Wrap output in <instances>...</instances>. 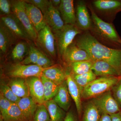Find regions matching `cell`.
<instances>
[{
	"instance_id": "obj_1",
	"label": "cell",
	"mask_w": 121,
	"mask_h": 121,
	"mask_svg": "<svg viewBox=\"0 0 121 121\" xmlns=\"http://www.w3.org/2000/svg\"><path fill=\"white\" fill-rule=\"evenodd\" d=\"M75 43L87 52L92 61L101 60L107 62L121 76V48L109 47L101 43L87 31L80 35Z\"/></svg>"
},
{
	"instance_id": "obj_2",
	"label": "cell",
	"mask_w": 121,
	"mask_h": 121,
	"mask_svg": "<svg viewBox=\"0 0 121 121\" xmlns=\"http://www.w3.org/2000/svg\"><path fill=\"white\" fill-rule=\"evenodd\" d=\"M89 8L92 21L91 27L89 30L91 34L101 43L114 47H121V38L112 24L106 22L100 18L94 11L91 5H90Z\"/></svg>"
},
{
	"instance_id": "obj_3",
	"label": "cell",
	"mask_w": 121,
	"mask_h": 121,
	"mask_svg": "<svg viewBox=\"0 0 121 121\" xmlns=\"http://www.w3.org/2000/svg\"><path fill=\"white\" fill-rule=\"evenodd\" d=\"M121 79V76L97 78L84 87L82 94V100L92 99L111 90Z\"/></svg>"
},
{
	"instance_id": "obj_4",
	"label": "cell",
	"mask_w": 121,
	"mask_h": 121,
	"mask_svg": "<svg viewBox=\"0 0 121 121\" xmlns=\"http://www.w3.org/2000/svg\"><path fill=\"white\" fill-rule=\"evenodd\" d=\"M81 33L82 30L76 25L65 24L62 29L54 34L57 51L60 56H62L67 48L72 43L76 36Z\"/></svg>"
},
{
	"instance_id": "obj_5",
	"label": "cell",
	"mask_w": 121,
	"mask_h": 121,
	"mask_svg": "<svg viewBox=\"0 0 121 121\" xmlns=\"http://www.w3.org/2000/svg\"><path fill=\"white\" fill-rule=\"evenodd\" d=\"M45 69L36 65H25L16 63L8 66L6 74L12 78L26 79L33 76L40 77Z\"/></svg>"
},
{
	"instance_id": "obj_6",
	"label": "cell",
	"mask_w": 121,
	"mask_h": 121,
	"mask_svg": "<svg viewBox=\"0 0 121 121\" xmlns=\"http://www.w3.org/2000/svg\"><path fill=\"white\" fill-rule=\"evenodd\" d=\"M99 111L101 115H111L121 111V108L110 90L91 99Z\"/></svg>"
},
{
	"instance_id": "obj_7",
	"label": "cell",
	"mask_w": 121,
	"mask_h": 121,
	"mask_svg": "<svg viewBox=\"0 0 121 121\" xmlns=\"http://www.w3.org/2000/svg\"><path fill=\"white\" fill-rule=\"evenodd\" d=\"M11 2L13 13L22 24L31 39L33 40L36 39L37 33L27 15L24 1H11Z\"/></svg>"
},
{
	"instance_id": "obj_8",
	"label": "cell",
	"mask_w": 121,
	"mask_h": 121,
	"mask_svg": "<svg viewBox=\"0 0 121 121\" xmlns=\"http://www.w3.org/2000/svg\"><path fill=\"white\" fill-rule=\"evenodd\" d=\"M36 40L46 53L52 57L56 55V40L54 32L48 25L37 33Z\"/></svg>"
},
{
	"instance_id": "obj_9",
	"label": "cell",
	"mask_w": 121,
	"mask_h": 121,
	"mask_svg": "<svg viewBox=\"0 0 121 121\" xmlns=\"http://www.w3.org/2000/svg\"><path fill=\"white\" fill-rule=\"evenodd\" d=\"M0 21L16 39H23L28 41L32 40L22 24L13 13L8 16H1Z\"/></svg>"
},
{
	"instance_id": "obj_10",
	"label": "cell",
	"mask_w": 121,
	"mask_h": 121,
	"mask_svg": "<svg viewBox=\"0 0 121 121\" xmlns=\"http://www.w3.org/2000/svg\"><path fill=\"white\" fill-rule=\"evenodd\" d=\"M93 9L107 17H114L121 11V0H96L93 2Z\"/></svg>"
},
{
	"instance_id": "obj_11",
	"label": "cell",
	"mask_w": 121,
	"mask_h": 121,
	"mask_svg": "<svg viewBox=\"0 0 121 121\" xmlns=\"http://www.w3.org/2000/svg\"><path fill=\"white\" fill-rule=\"evenodd\" d=\"M43 15L47 25L54 34L62 29L65 25L58 8L54 7L51 0L49 7Z\"/></svg>"
},
{
	"instance_id": "obj_12",
	"label": "cell",
	"mask_w": 121,
	"mask_h": 121,
	"mask_svg": "<svg viewBox=\"0 0 121 121\" xmlns=\"http://www.w3.org/2000/svg\"><path fill=\"white\" fill-rule=\"evenodd\" d=\"M66 81L69 94L74 102L77 114L80 121L83 113L82 103V91L75 81L71 73H67Z\"/></svg>"
},
{
	"instance_id": "obj_13",
	"label": "cell",
	"mask_w": 121,
	"mask_h": 121,
	"mask_svg": "<svg viewBox=\"0 0 121 121\" xmlns=\"http://www.w3.org/2000/svg\"><path fill=\"white\" fill-rule=\"evenodd\" d=\"M30 96L38 105L44 104L45 100L43 84L40 77L33 76L26 79Z\"/></svg>"
},
{
	"instance_id": "obj_14",
	"label": "cell",
	"mask_w": 121,
	"mask_h": 121,
	"mask_svg": "<svg viewBox=\"0 0 121 121\" xmlns=\"http://www.w3.org/2000/svg\"><path fill=\"white\" fill-rule=\"evenodd\" d=\"M75 12L76 26L81 30H90L92 21L85 2L83 1H78Z\"/></svg>"
},
{
	"instance_id": "obj_15",
	"label": "cell",
	"mask_w": 121,
	"mask_h": 121,
	"mask_svg": "<svg viewBox=\"0 0 121 121\" xmlns=\"http://www.w3.org/2000/svg\"><path fill=\"white\" fill-rule=\"evenodd\" d=\"M62 57L65 62L70 65L76 62L91 60L87 52L78 47L75 43L69 45Z\"/></svg>"
},
{
	"instance_id": "obj_16",
	"label": "cell",
	"mask_w": 121,
	"mask_h": 121,
	"mask_svg": "<svg viewBox=\"0 0 121 121\" xmlns=\"http://www.w3.org/2000/svg\"><path fill=\"white\" fill-rule=\"evenodd\" d=\"M25 2L27 15L31 24L38 33L47 25L43 14L37 7Z\"/></svg>"
},
{
	"instance_id": "obj_17",
	"label": "cell",
	"mask_w": 121,
	"mask_h": 121,
	"mask_svg": "<svg viewBox=\"0 0 121 121\" xmlns=\"http://www.w3.org/2000/svg\"><path fill=\"white\" fill-rule=\"evenodd\" d=\"M58 9L65 25H76V17L73 0H61Z\"/></svg>"
},
{
	"instance_id": "obj_18",
	"label": "cell",
	"mask_w": 121,
	"mask_h": 121,
	"mask_svg": "<svg viewBox=\"0 0 121 121\" xmlns=\"http://www.w3.org/2000/svg\"><path fill=\"white\" fill-rule=\"evenodd\" d=\"M70 97L66 80L59 86L58 91L52 99L60 107L68 112L71 105Z\"/></svg>"
},
{
	"instance_id": "obj_19",
	"label": "cell",
	"mask_w": 121,
	"mask_h": 121,
	"mask_svg": "<svg viewBox=\"0 0 121 121\" xmlns=\"http://www.w3.org/2000/svg\"><path fill=\"white\" fill-rule=\"evenodd\" d=\"M91 70L97 76H121L114 67L109 63L104 60H97L93 62Z\"/></svg>"
},
{
	"instance_id": "obj_20",
	"label": "cell",
	"mask_w": 121,
	"mask_h": 121,
	"mask_svg": "<svg viewBox=\"0 0 121 121\" xmlns=\"http://www.w3.org/2000/svg\"><path fill=\"white\" fill-rule=\"evenodd\" d=\"M16 104L26 119L32 121L38 104L30 96L20 98Z\"/></svg>"
},
{
	"instance_id": "obj_21",
	"label": "cell",
	"mask_w": 121,
	"mask_h": 121,
	"mask_svg": "<svg viewBox=\"0 0 121 121\" xmlns=\"http://www.w3.org/2000/svg\"><path fill=\"white\" fill-rule=\"evenodd\" d=\"M42 75L59 86L66 81L67 73L61 66H53L44 69Z\"/></svg>"
},
{
	"instance_id": "obj_22",
	"label": "cell",
	"mask_w": 121,
	"mask_h": 121,
	"mask_svg": "<svg viewBox=\"0 0 121 121\" xmlns=\"http://www.w3.org/2000/svg\"><path fill=\"white\" fill-rule=\"evenodd\" d=\"M16 40L8 28L0 21V52L5 55Z\"/></svg>"
},
{
	"instance_id": "obj_23",
	"label": "cell",
	"mask_w": 121,
	"mask_h": 121,
	"mask_svg": "<svg viewBox=\"0 0 121 121\" xmlns=\"http://www.w3.org/2000/svg\"><path fill=\"white\" fill-rule=\"evenodd\" d=\"M8 85L15 95L20 98L30 96L29 89L26 79L12 78Z\"/></svg>"
},
{
	"instance_id": "obj_24",
	"label": "cell",
	"mask_w": 121,
	"mask_h": 121,
	"mask_svg": "<svg viewBox=\"0 0 121 121\" xmlns=\"http://www.w3.org/2000/svg\"><path fill=\"white\" fill-rule=\"evenodd\" d=\"M44 104L51 118V121H64L67 113L59 106L53 99L45 102Z\"/></svg>"
},
{
	"instance_id": "obj_25",
	"label": "cell",
	"mask_w": 121,
	"mask_h": 121,
	"mask_svg": "<svg viewBox=\"0 0 121 121\" xmlns=\"http://www.w3.org/2000/svg\"><path fill=\"white\" fill-rule=\"evenodd\" d=\"M101 115L91 100L86 103L83 108V113L80 121H99Z\"/></svg>"
},
{
	"instance_id": "obj_26",
	"label": "cell",
	"mask_w": 121,
	"mask_h": 121,
	"mask_svg": "<svg viewBox=\"0 0 121 121\" xmlns=\"http://www.w3.org/2000/svg\"><path fill=\"white\" fill-rule=\"evenodd\" d=\"M29 46L27 42L20 41L14 46L11 52V58L17 63H20L28 55Z\"/></svg>"
},
{
	"instance_id": "obj_27",
	"label": "cell",
	"mask_w": 121,
	"mask_h": 121,
	"mask_svg": "<svg viewBox=\"0 0 121 121\" xmlns=\"http://www.w3.org/2000/svg\"><path fill=\"white\" fill-rule=\"evenodd\" d=\"M40 78L43 84L45 102L53 99L58 91L59 86L43 76H41Z\"/></svg>"
},
{
	"instance_id": "obj_28",
	"label": "cell",
	"mask_w": 121,
	"mask_h": 121,
	"mask_svg": "<svg viewBox=\"0 0 121 121\" xmlns=\"http://www.w3.org/2000/svg\"><path fill=\"white\" fill-rule=\"evenodd\" d=\"M1 118L4 121H28L22 113L17 104L14 103L11 106L6 114Z\"/></svg>"
},
{
	"instance_id": "obj_29",
	"label": "cell",
	"mask_w": 121,
	"mask_h": 121,
	"mask_svg": "<svg viewBox=\"0 0 121 121\" xmlns=\"http://www.w3.org/2000/svg\"><path fill=\"white\" fill-rule=\"evenodd\" d=\"M72 74L75 81L82 91L84 87L97 78V76L91 70L82 74L78 75Z\"/></svg>"
},
{
	"instance_id": "obj_30",
	"label": "cell",
	"mask_w": 121,
	"mask_h": 121,
	"mask_svg": "<svg viewBox=\"0 0 121 121\" xmlns=\"http://www.w3.org/2000/svg\"><path fill=\"white\" fill-rule=\"evenodd\" d=\"M93 61L84 60L76 62L70 64L72 74L78 75L87 73L91 70Z\"/></svg>"
},
{
	"instance_id": "obj_31",
	"label": "cell",
	"mask_w": 121,
	"mask_h": 121,
	"mask_svg": "<svg viewBox=\"0 0 121 121\" xmlns=\"http://www.w3.org/2000/svg\"><path fill=\"white\" fill-rule=\"evenodd\" d=\"M39 51L34 46L30 45L27 56L20 63L25 65H36L39 59Z\"/></svg>"
},
{
	"instance_id": "obj_32",
	"label": "cell",
	"mask_w": 121,
	"mask_h": 121,
	"mask_svg": "<svg viewBox=\"0 0 121 121\" xmlns=\"http://www.w3.org/2000/svg\"><path fill=\"white\" fill-rule=\"evenodd\" d=\"M32 121H51L50 115L45 104L38 105Z\"/></svg>"
},
{
	"instance_id": "obj_33",
	"label": "cell",
	"mask_w": 121,
	"mask_h": 121,
	"mask_svg": "<svg viewBox=\"0 0 121 121\" xmlns=\"http://www.w3.org/2000/svg\"><path fill=\"white\" fill-rule=\"evenodd\" d=\"M0 94L13 103H17L20 98L15 95L8 85L1 84Z\"/></svg>"
},
{
	"instance_id": "obj_34",
	"label": "cell",
	"mask_w": 121,
	"mask_h": 121,
	"mask_svg": "<svg viewBox=\"0 0 121 121\" xmlns=\"http://www.w3.org/2000/svg\"><path fill=\"white\" fill-rule=\"evenodd\" d=\"M25 2L31 4L37 7L40 10L43 14L47 11L50 4V0H26Z\"/></svg>"
},
{
	"instance_id": "obj_35",
	"label": "cell",
	"mask_w": 121,
	"mask_h": 121,
	"mask_svg": "<svg viewBox=\"0 0 121 121\" xmlns=\"http://www.w3.org/2000/svg\"><path fill=\"white\" fill-rule=\"evenodd\" d=\"M13 103L0 94V117H4Z\"/></svg>"
},
{
	"instance_id": "obj_36",
	"label": "cell",
	"mask_w": 121,
	"mask_h": 121,
	"mask_svg": "<svg viewBox=\"0 0 121 121\" xmlns=\"http://www.w3.org/2000/svg\"><path fill=\"white\" fill-rule=\"evenodd\" d=\"M53 64L52 61L50 59L40 51L39 59L36 65L42 68L46 69L52 66Z\"/></svg>"
},
{
	"instance_id": "obj_37",
	"label": "cell",
	"mask_w": 121,
	"mask_h": 121,
	"mask_svg": "<svg viewBox=\"0 0 121 121\" xmlns=\"http://www.w3.org/2000/svg\"><path fill=\"white\" fill-rule=\"evenodd\" d=\"M0 12L1 16H8L12 13L11 1L0 0Z\"/></svg>"
},
{
	"instance_id": "obj_38",
	"label": "cell",
	"mask_w": 121,
	"mask_h": 121,
	"mask_svg": "<svg viewBox=\"0 0 121 121\" xmlns=\"http://www.w3.org/2000/svg\"><path fill=\"white\" fill-rule=\"evenodd\" d=\"M115 99L121 109V79L111 90Z\"/></svg>"
},
{
	"instance_id": "obj_39",
	"label": "cell",
	"mask_w": 121,
	"mask_h": 121,
	"mask_svg": "<svg viewBox=\"0 0 121 121\" xmlns=\"http://www.w3.org/2000/svg\"><path fill=\"white\" fill-rule=\"evenodd\" d=\"M64 121H80L78 114L70 110L68 111Z\"/></svg>"
},
{
	"instance_id": "obj_40",
	"label": "cell",
	"mask_w": 121,
	"mask_h": 121,
	"mask_svg": "<svg viewBox=\"0 0 121 121\" xmlns=\"http://www.w3.org/2000/svg\"><path fill=\"white\" fill-rule=\"evenodd\" d=\"M110 115L112 121H121V111Z\"/></svg>"
},
{
	"instance_id": "obj_41",
	"label": "cell",
	"mask_w": 121,
	"mask_h": 121,
	"mask_svg": "<svg viewBox=\"0 0 121 121\" xmlns=\"http://www.w3.org/2000/svg\"><path fill=\"white\" fill-rule=\"evenodd\" d=\"M99 121H112L111 117L108 114H102L101 115Z\"/></svg>"
},
{
	"instance_id": "obj_42",
	"label": "cell",
	"mask_w": 121,
	"mask_h": 121,
	"mask_svg": "<svg viewBox=\"0 0 121 121\" xmlns=\"http://www.w3.org/2000/svg\"><path fill=\"white\" fill-rule=\"evenodd\" d=\"M51 1L52 5L56 8L59 7L61 2V0H52Z\"/></svg>"
},
{
	"instance_id": "obj_43",
	"label": "cell",
	"mask_w": 121,
	"mask_h": 121,
	"mask_svg": "<svg viewBox=\"0 0 121 121\" xmlns=\"http://www.w3.org/2000/svg\"><path fill=\"white\" fill-rule=\"evenodd\" d=\"M0 121H4L3 119H2V118L0 117Z\"/></svg>"
}]
</instances>
